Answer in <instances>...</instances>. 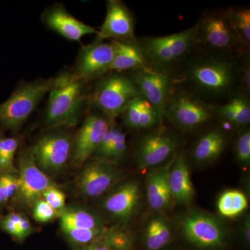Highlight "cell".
I'll use <instances>...</instances> for the list:
<instances>
[{
	"label": "cell",
	"mask_w": 250,
	"mask_h": 250,
	"mask_svg": "<svg viewBox=\"0 0 250 250\" xmlns=\"http://www.w3.org/2000/svg\"><path fill=\"white\" fill-rule=\"evenodd\" d=\"M42 20L51 30L69 41L79 42L83 36L98 33L95 28L72 16L60 4H54L46 9L42 14Z\"/></svg>",
	"instance_id": "obj_17"
},
{
	"label": "cell",
	"mask_w": 250,
	"mask_h": 250,
	"mask_svg": "<svg viewBox=\"0 0 250 250\" xmlns=\"http://www.w3.org/2000/svg\"><path fill=\"white\" fill-rule=\"evenodd\" d=\"M86 83L70 72L54 78L44 118L46 127L57 129L77 124L90 99Z\"/></svg>",
	"instance_id": "obj_1"
},
{
	"label": "cell",
	"mask_w": 250,
	"mask_h": 250,
	"mask_svg": "<svg viewBox=\"0 0 250 250\" xmlns=\"http://www.w3.org/2000/svg\"><path fill=\"white\" fill-rule=\"evenodd\" d=\"M114 57L111 42L95 39L81 49L72 73L85 82L100 79L110 72Z\"/></svg>",
	"instance_id": "obj_13"
},
{
	"label": "cell",
	"mask_w": 250,
	"mask_h": 250,
	"mask_svg": "<svg viewBox=\"0 0 250 250\" xmlns=\"http://www.w3.org/2000/svg\"><path fill=\"white\" fill-rule=\"evenodd\" d=\"M141 93L131 76L110 72L97 83L91 103L110 121L121 116L130 102Z\"/></svg>",
	"instance_id": "obj_5"
},
{
	"label": "cell",
	"mask_w": 250,
	"mask_h": 250,
	"mask_svg": "<svg viewBox=\"0 0 250 250\" xmlns=\"http://www.w3.org/2000/svg\"><path fill=\"white\" fill-rule=\"evenodd\" d=\"M18 188L17 173L0 174V205H7L13 200Z\"/></svg>",
	"instance_id": "obj_32"
},
{
	"label": "cell",
	"mask_w": 250,
	"mask_h": 250,
	"mask_svg": "<svg viewBox=\"0 0 250 250\" xmlns=\"http://www.w3.org/2000/svg\"><path fill=\"white\" fill-rule=\"evenodd\" d=\"M226 137L220 129H214L204 134L195 144L193 159L198 164H207L221 155L226 146Z\"/></svg>",
	"instance_id": "obj_25"
},
{
	"label": "cell",
	"mask_w": 250,
	"mask_h": 250,
	"mask_svg": "<svg viewBox=\"0 0 250 250\" xmlns=\"http://www.w3.org/2000/svg\"><path fill=\"white\" fill-rule=\"evenodd\" d=\"M61 229L64 236L73 246L83 248L98 241L103 236L105 229H86L75 228L66 224L60 223Z\"/></svg>",
	"instance_id": "obj_29"
},
{
	"label": "cell",
	"mask_w": 250,
	"mask_h": 250,
	"mask_svg": "<svg viewBox=\"0 0 250 250\" xmlns=\"http://www.w3.org/2000/svg\"><path fill=\"white\" fill-rule=\"evenodd\" d=\"M242 240L246 246L250 245V215H246L242 228Z\"/></svg>",
	"instance_id": "obj_40"
},
{
	"label": "cell",
	"mask_w": 250,
	"mask_h": 250,
	"mask_svg": "<svg viewBox=\"0 0 250 250\" xmlns=\"http://www.w3.org/2000/svg\"><path fill=\"white\" fill-rule=\"evenodd\" d=\"M21 215L22 213L13 211L0 219V229L19 243L24 241L18 227Z\"/></svg>",
	"instance_id": "obj_34"
},
{
	"label": "cell",
	"mask_w": 250,
	"mask_h": 250,
	"mask_svg": "<svg viewBox=\"0 0 250 250\" xmlns=\"http://www.w3.org/2000/svg\"><path fill=\"white\" fill-rule=\"evenodd\" d=\"M231 9L208 11L195 24V47L204 46L218 53H243L231 21ZM245 53V52H244Z\"/></svg>",
	"instance_id": "obj_6"
},
{
	"label": "cell",
	"mask_w": 250,
	"mask_h": 250,
	"mask_svg": "<svg viewBox=\"0 0 250 250\" xmlns=\"http://www.w3.org/2000/svg\"><path fill=\"white\" fill-rule=\"evenodd\" d=\"M173 239V232L167 219L161 214L148 221L141 237L143 250H164Z\"/></svg>",
	"instance_id": "obj_23"
},
{
	"label": "cell",
	"mask_w": 250,
	"mask_h": 250,
	"mask_svg": "<svg viewBox=\"0 0 250 250\" xmlns=\"http://www.w3.org/2000/svg\"><path fill=\"white\" fill-rule=\"evenodd\" d=\"M237 78L240 81L241 93L249 97L250 93V62L249 52H246L241 66L237 72Z\"/></svg>",
	"instance_id": "obj_38"
},
{
	"label": "cell",
	"mask_w": 250,
	"mask_h": 250,
	"mask_svg": "<svg viewBox=\"0 0 250 250\" xmlns=\"http://www.w3.org/2000/svg\"><path fill=\"white\" fill-rule=\"evenodd\" d=\"M111 41L114 48V57L110 72L133 73L146 67L139 39Z\"/></svg>",
	"instance_id": "obj_21"
},
{
	"label": "cell",
	"mask_w": 250,
	"mask_h": 250,
	"mask_svg": "<svg viewBox=\"0 0 250 250\" xmlns=\"http://www.w3.org/2000/svg\"><path fill=\"white\" fill-rule=\"evenodd\" d=\"M102 238L112 250H135L134 237L124 228H108Z\"/></svg>",
	"instance_id": "obj_31"
},
{
	"label": "cell",
	"mask_w": 250,
	"mask_h": 250,
	"mask_svg": "<svg viewBox=\"0 0 250 250\" xmlns=\"http://www.w3.org/2000/svg\"><path fill=\"white\" fill-rule=\"evenodd\" d=\"M179 141L175 135L159 126V129L146 134L139 141L136 152L141 170H149L161 166L177 152Z\"/></svg>",
	"instance_id": "obj_12"
},
{
	"label": "cell",
	"mask_w": 250,
	"mask_h": 250,
	"mask_svg": "<svg viewBox=\"0 0 250 250\" xmlns=\"http://www.w3.org/2000/svg\"><path fill=\"white\" fill-rule=\"evenodd\" d=\"M19 145L18 138L7 137L2 133L0 134V174L17 173L14 161Z\"/></svg>",
	"instance_id": "obj_30"
},
{
	"label": "cell",
	"mask_w": 250,
	"mask_h": 250,
	"mask_svg": "<svg viewBox=\"0 0 250 250\" xmlns=\"http://www.w3.org/2000/svg\"><path fill=\"white\" fill-rule=\"evenodd\" d=\"M141 96L156 108L164 123V110L174 91V80L170 75L161 73L148 67L133 72L131 75Z\"/></svg>",
	"instance_id": "obj_15"
},
{
	"label": "cell",
	"mask_w": 250,
	"mask_h": 250,
	"mask_svg": "<svg viewBox=\"0 0 250 250\" xmlns=\"http://www.w3.org/2000/svg\"><path fill=\"white\" fill-rule=\"evenodd\" d=\"M231 21L236 33L238 43L243 53L249 51L250 47V8L232 9Z\"/></svg>",
	"instance_id": "obj_28"
},
{
	"label": "cell",
	"mask_w": 250,
	"mask_h": 250,
	"mask_svg": "<svg viewBox=\"0 0 250 250\" xmlns=\"http://www.w3.org/2000/svg\"><path fill=\"white\" fill-rule=\"evenodd\" d=\"M102 237L100 239L98 240V241L94 242V243H91V244L80 248V250H112L111 248L105 243V242L103 241Z\"/></svg>",
	"instance_id": "obj_41"
},
{
	"label": "cell",
	"mask_w": 250,
	"mask_h": 250,
	"mask_svg": "<svg viewBox=\"0 0 250 250\" xmlns=\"http://www.w3.org/2000/svg\"><path fill=\"white\" fill-rule=\"evenodd\" d=\"M1 210H2V207L0 205V216H1Z\"/></svg>",
	"instance_id": "obj_42"
},
{
	"label": "cell",
	"mask_w": 250,
	"mask_h": 250,
	"mask_svg": "<svg viewBox=\"0 0 250 250\" xmlns=\"http://www.w3.org/2000/svg\"><path fill=\"white\" fill-rule=\"evenodd\" d=\"M174 154L165 165L149 169L146 174V196L148 205L151 209L157 213H162L168 209L173 201L169 187L168 176Z\"/></svg>",
	"instance_id": "obj_18"
},
{
	"label": "cell",
	"mask_w": 250,
	"mask_h": 250,
	"mask_svg": "<svg viewBox=\"0 0 250 250\" xmlns=\"http://www.w3.org/2000/svg\"><path fill=\"white\" fill-rule=\"evenodd\" d=\"M127 146H126V135L121 129L118 131L116 139L114 140L111 149L106 157L108 160L117 161L124 157L126 154Z\"/></svg>",
	"instance_id": "obj_37"
},
{
	"label": "cell",
	"mask_w": 250,
	"mask_h": 250,
	"mask_svg": "<svg viewBox=\"0 0 250 250\" xmlns=\"http://www.w3.org/2000/svg\"><path fill=\"white\" fill-rule=\"evenodd\" d=\"M141 190L136 181H129L116 188L103 202L105 211L119 220H128L139 205Z\"/></svg>",
	"instance_id": "obj_19"
},
{
	"label": "cell",
	"mask_w": 250,
	"mask_h": 250,
	"mask_svg": "<svg viewBox=\"0 0 250 250\" xmlns=\"http://www.w3.org/2000/svg\"><path fill=\"white\" fill-rule=\"evenodd\" d=\"M112 123L104 115L92 113L85 118L72 141L71 159L76 167L93 156Z\"/></svg>",
	"instance_id": "obj_14"
},
{
	"label": "cell",
	"mask_w": 250,
	"mask_h": 250,
	"mask_svg": "<svg viewBox=\"0 0 250 250\" xmlns=\"http://www.w3.org/2000/svg\"><path fill=\"white\" fill-rule=\"evenodd\" d=\"M180 229L185 241L197 250H224L229 241L226 228L214 215L194 210L180 220Z\"/></svg>",
	"instance_id": "obj_7"
},
{
	"label": "cell",
	"mask_w": 250,
	"mask_h": 250,
	"mask_svg": "<svg viewBox=\"0 0 250 250\" xmlns=\"http://www.w3.org/2000/svg\"><path fill=\"white\" fill-rule=\"evenodd\" d=\"M215 113V106L184 90H175L170 95L164 118L179 129L193 130L209 122Z\"/></svg>",
	"instance_id": "obj_8"
},
{
	"label": "cell",
	"mask_w": 250,
	"mask_h": 250,
	"mask_svg": "<svg viewBox=\"0 0 250 250\" xmlns=\"http://www.w3.org/2000/svg\"><path fill=\"white\" fill-rule=\"evenodd\" d=\"M72 139L62 131L47 133L41 136L29 150L33 159L45 173L62 170L71 156Z\"/></svg>",
	"instance_id": "obj_10"
},
{
	"label": "cell",
	"mask_w": 250,
	"mask_h": 250,
	"mask_svg": "<svg viewBox=\"0 0 250 250\" xmlns=\"http://www.w3.org/2000/svg\"><path fill=\"white\" fill-rule=\"evenodd\" d=\"M33 218L39 223H47L60 217V213L41 199L31 208Z\"/></svg>",
	"instance_id": "obj_35"
},
{
	"label": "cell",
	"mask_w": 250,
	"mask_h": 250,
	"mask_svg": "<svg viewBox=\"0 0 250 250\" xmlns=\"http://www.w3.org/2000/svg\"><path fill=\"white\" fill-rule=\"evenodd\" d=\"M135 19L127 6L120 0L106 3L104 22L98 31L97 39L105 41H126L134 39Z\"/></svg>",
	"instance_id": "obj_16"
},
{
	"label": "cell",
	"mask_w": 250,
	"mask_h": 250,
	"mask_svg": "<svg viewBox=\"0 0 250 250\" xmlns=\"http://www.w3.org/2000/svg\"><path fill=\"white\" fill-rule=\"evenodd\" d=\"M169 187L172 200L179 205H188L193 200L195 188L190 177L187 156L176 152L168 176Z\"/></svg>",
	"instance_id": "obj_20"
},
{
	"label": "cell",
	"mask_w": 250,
	"mask_h": 250,
	"mask_svg": "<svg viewBox=\"0 0 250 250\" xmlns=\"http://www.w3.org/2000/svg\"><path fill=\"white\" fill-rule=\"evenodd\" d=\"M235 153L236 159L241 165L248 166L250 163V131L246 129L237 138Z\"/></svg>",
	"instance_id": "obj_33"
},
{
	"label": "cell",
	"mask_w": 250,
	"mask_h": 250,
	"mask_svg": "<svg viewBox=\"0 0 250 250\" xmlns=\"http://www.w3.org/2000/svg\"><path fill=\"white\" fill-rule=\"evenodd\" d=\"M42 199L54 210L62 214L66 208V197L57 186L49 187L42 195Z\"/></svg>",
	"instance_id": "obj_36"
},
{
	"label": "cell",
	"mask_w": 250,
	"mask_h": 250,
	"mask_svg": "<svg viewBox=\"0 0 250 250\" xmlns=\"http://www.w3.org/2000/svg\"><path fill=\"white\" fill-rule=\"evenodd\" d=\"M215 113L233 126H247L250 122L249 97L241 93H237L228 103L215 107Z\"/></svg>",
	"instance_id": "obj_24"
},
{
	"label": "cell",
	"mask_w": 250,
	"mask_h": 250,
	"mask_svg": "<svg viewBox=\"0 0 250 250\" xmlns=\"http://www.w3.org/2000/svg\"></svg>",
	"instance_id": "obj_43"
},
{
	"label": "cell",
	"mask_w": 250,
	"mask_h": 250,
	"mask_svg": "<svg viewBox=\"0 0 250 250\" xmlns=\"http://www.w3.org/2000/svg\"><path fill=\"white\" fill-rule=\"evenodd\" d=\"M121 116L130 129H149L163 125L156 108L141 95L130 102Z\"/></svg>",
	"instance_id": "obj_22"
},
{
	"label": "cell",
	"mask_w": 250,
	"mask_h": 250,
	"mask_svg": "<svg viewBox=\"0 0 250 250\" xmlns=\"http://www.w3.org/2000/svg\"><path fill=\"white\" fill-rule=\"evenodd\" d=\"M196 27L176 34L139 39L146 67L170 75L171 69L187 59L195 47Z\"/></svg>",
	"instance_id": "obj_2"
},
{
	"label": "cell",
	"mask_w": 250,
	"mask_h": 250,
	"mask_svg": "<svg viewBox=\"0 0 250 250\" xmlns=\"http://www.w3.org/2000/svg\"><path fill=\"white\" fill-rule=\"evenodd\" d=\"M121 177V171L115 161L93 158L83 166L76 181L81 195L96 198L107 192Z\"/></svg>",
	"instance_id": "obj_11"
},
{
	"label": "cell",
	"mask_w": 250,
	"mask_h": 250,
	"mask_svg": "<svg viewBox=\"0 0 250 250\" xmlns=\"http://www.w3.org/2000/svg\"><path fill=\"white\" fill-rule=\"evenodd\" d=\"M236 64L225 57L197 59L187 67L188 81L198 91L211 97H221L233 88L237 79Z\"/></svg>",
	"instance_id": "obj_3"
},
{
	"label": "cell",
	"mask_w": 250,
	"mask_h": 250,
	"mask_svg": "<svg viewBox=\"0 0 250 250\" xmlns=\"http://www.w3.org/2000/svg\"><path fill=\"white\" fill-rule=\"evenodd\" d=\"M248 207V198L244 192L233 189L224 191L217 202L219 213L225 218H236L242 214Z\"/></svg>",
	"instance_id": "obj_27"
},
{
	"label": "cell",
	"mask_w": 250,
	"mask_h": 250,
	"mask_svg": "<svg viewBox=\"0 0 250 250\" xmlns=\"http://www.w3.org/2000/svg\"><path fill=\"white\" fill-rule=\"evenodd\" d=\"M54 78L22 83L4 103L0 104L1 131L16 132L26 123L41 100L48 93Z\"/></svg>",
	"instance_id": "obj_4"
},
{
	"label": "cell",
	"mask_w": 250,
	"mask_h": 250,
	"mask_svg": "<svg viewBox=\"0 0 250 250\" xmlns=\"http://www.w3.org/2000/svg\"><path fill=\"white\" fill-rule=\"evenodd\" d=\"M17 170L18 188L12 202L21 208L31 210L49 187L57 186L36 165L29 149L20 154Z\"/></svg>",
	"instance_id": "obj_9"
},
{
	"label": "cell",
	"mask_w": 250,
	"mask_h": 250,
	"mask_svg": "<svg viewBox=\"0 0 250 250\" xmlns=\"http://www.w3.org/2000/svg\"><path fill=\"white\" fill-rule=\"evenodd\" d=\"M60 223L86 229H106L103 218L95 211L79 207H66L60 217Z\"/></svg>",
	"instance_id": "obj_26"
},
{
	"label": "cell",
	"mask_w": 250,
	"mask_h": 250,
	"mask_svg": "<svg viewBox=\"0 0 250 250\" xmlns=\"http://www.w3.org/2000/svg\"><path fill=\"white\" fill-rule=\"evenodd\" d=\"M18 227H19L20 231H21L24 241L35 231L30 220L24 213H22L21 215V218L20 219V221L18 222Z\"/></svg>",
	"instance_id": "obj_39"
}]
</instances>
